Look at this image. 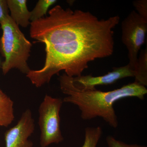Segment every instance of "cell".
<instances>
[{
	"label": "cell",
	"mask_w": 147,
	"mask_h": 147,
	"mask_svg": "<svg viewBox=\"0 0 147 147\" xmlns=\"http://www.w3.org/2000/svg\"><path fill=\"white\" fill-rule=\"evenodd\" d=\"M121 32L122 41L128 51V64L134 71L138 53L146 40L147 21L132 11L122 22Z\"/></svg>",
	"instance_id": "cell-5"
},
{
	"label": "cell",
	"mask_w": 147,
	"mask_h": 147,
	"mask_svg": "<svg viewBox=\"0 0 147 147\" xmlns=\"http://www.w3.org/2000/svg\"><path fill=\"white\" fill-rule=\"evenodd\" d=\"M106 141L108 147H147L146 146H142L133 144H129L123 142L116 139L113 136L109 135L106 138Z\"/></svg>",
	"instance_id": "cell-13"
},
{
	"label": "cell",
	"mask_w": 147,
	"mask_h": 147,
	"mask_svg": "<svg viewBox=\"0 0 147 147\" xmlns=\"http://www.w3.org/2000/svg\"><path fill=\"white\" fill-rule=\"evenodd\" d=\"M135 72L127 64L119 67H114L113 70L102 76H93L91 74L70 77L66 75L70 84L79 90H94L100 85H108L115 83L120 79L127 77H134Z\"/></svg>",
	"instance_id": "cell-6"
},
{
	"label": "cell",
	"mask_w": 147,
	"mask_h": 147,
	"mask_svg": "<svg viewBox=\"0 0 147 147\" xmlns=\"http://www.w3.org/2000/svg\"><path fill=\"white\" fill-rule=\"evenodd\" d=\"M59 80L61 91L66 95L63 100V102L78 106L84 120H90L98 117L114 128L118 126L114 103L127 97H137L143 100L147 94L146 87L134 82L120 88L103 92L96 88L83 91L76 89L69 83L65 73L59 76Z\"/></svg>",
	"instance_id": "cell-2"
},
{
	"label": "cell",
	"mask_w": 147,
	"mask_h": 147,
	"mask_svg": "<svg viewBox=\"0 0 147 147\" xmlns=\"http://www.w3.org/2000/svg\"><path fill=\"white\" fill-rule=\"evenodd\" d=\"M133 5L136 12L142 18L147 21V0H136L133 2Z\"/></svg>",
	"instance_id": "cell-14"
},
{
	"label": "cell",
	"mask_w": 147,
	"mask_h": 147,
	"mask_svg": "<svg viewBox=\"0 0 147 147\" xmlns=\"http://www.w3.org/2000/svg\"><path fill=\"white\" fill-rule=\"evenodd\" d=\"M134 83L141 86H147V47L142 50L138 58L137 66L134 69Z\"/></svg>",
	"instance_id": "cell-10"
},
{
	"label": "cell",
	"mask_w": 147,
	"mask_h": 147,
	"mask_svg": "<svg viewBox=\"0 0 147 147\" xmlns=\"http://www.w3.org/2000/svg\"><path fill=\"white\" fill-rule=\"evenodd\" d=\"M63 101L46 94L38 109L40 145L47 147L63 141L61 131L59 113Z\"/></svg>",
	"instance_id": "cell-4"
},
{
	"label": "cell",
	"mask_w": 147,
	"mask_h": 147,
	"mask_svg": "<svg viewBox=\"0 0 147 147\" xmlns=\"http://www.w3.org/2000/svg\"><path fill=\"white\" fill-rule=\"evenodd\" d=\"M57 2L56 0L38 1L34 8L30 11V22L37 21L44 17L50 7Z\"/></svg>",
	"instance_id": "cell-11"
},
{
	"label": "cell",
	"mask_w": 147,
	"mask_h": 147,
	"mask_svg": "<svg viewBox=\"0 0 147 147\" xmlns=\"http://www.w3.org/2000/svg\"><path fill=\"white\" fill-rule=\"evenodd\" d=\"M9 15L7 0H0V26L2 21Z\"/></svg>",
	"instance_id": "cell-15"
},
{
	"label": "cell",
	"mask_w": 147,
	"mask_h": 147,
	"mask_svg": "<svg viewBox=\"0 0 147 147\" xmlns=\"http://www.w3.org/2000/svg\"><path fill=\"white\" fill-rule=\"evenodd\" d=\"M34 129V121L31 111L27 109L16 125L5 132V147H32L33 144L28 139Z\"/></svg>",
	"instance_id": "cell-7"
},
{
	"label": "cell",
	"mask_w": 147,
	"mask_h": 147,
	"mask_svg": "<svg viewBox=\"0 0 147 147\" xmlns=\"http://www.w3.org/2000/svg\"><path fill=\"white\" fill-rule=\"evenodd\" d=\"M120 19L117 15L99 20L89 11L55 6L30 24L31 37L45 44L46 56L43 67L31 69L27 78L39 88L63 70L70 77L81 76L90 62L113 55V29Z\"/></svg>",
	"instance_id": "cell-1"
},
{
	"label": "cell",
	"mask_w": 147,
	"mask_h": 147,
	"mask_svg": "<svg viewBox=\"0 0 147 147\" xmlns=\"http://www.w3.org/2000/svg\"><path fill=\"white\" fill-rule=\"evenodd\" d=\"M11 18L16 25L26 28L30 24V11L26 0H7Z\"/></svg>",
	"instance_id": "cell-8"
},
{
	"label": "cell",
	"mask_w": 147,
	"mask_h": 147,
	"mask_svg": "<svg viewBox=\"0 0 147 147\" xmlns=\"http://www.w3.org/2000/svg\"><path fill=\"white\" fill-rule=\"evenodd\" d=\"M85 140L82 147H96L102 134L100 126L88 127L85 129Z\"/></svg>",
	"instance_id": "cell-12"
},
{
	"label": "cell",
	"mask_w": 147,
	"mask_h": 147,
	"mask_svg": "<svg viewBox=\"0 0 147 147\" xmlns=\"http://www.w3.org/2000/svg\"><path fill=\"white\" fill-rule=\"evenodd\" d=\"M13 102L0 88V126L7 127L14 119Z\"/></svg>",
	"instance_id": "cell-9"
},
{
	"label": "cell",
	"mask_w": 147,
	"mask_h": 147,
	"mask_svg": "<svg viewBox=\"0 0 147 147\" xmlns=\"http://www.w3.org/2000/svg\"><path fill=\"white\" fill-rule=\"evenodd\" d=\"M2 35L0 37V53L5 58L2 63L3 74L12 69H17L27 74L30 69L28 61L32 44L27 39L19 26L8 15L1 25Z\"/></svg>",
	"instance_id": "cell-3"
}]
</instances>
